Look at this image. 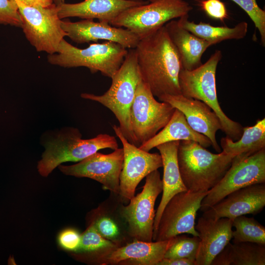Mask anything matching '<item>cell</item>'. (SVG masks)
I'll list each match as a JSON object with an SVG mask.
<instances>
[{
  "mask_svg": "<svg viewBox=\"0 0 265 265\" xmlns=\"http://www.w3.org/2000/svg\"><path fill=\"white\" fill-rule=\"evenodd\" d=\"M164 26L178 52L182 69L192 70L200 66L203 54L212 45L183 28L177 20H172Z\"/></svg>",
  "mask_w": 265,
  "mask_h": 265,
  "instance_id": "22",
  "label": "cell"
},
{
  "mask_svg": "<svg viewBox=\"0 0 265 265\" xmlns=\"http://www.w3.org/2000/svg\"><path fill=\"white\" fill-rule=\"evenodd\" d=\"M149 2L142 0H84L76 3H63L56 6L59 18L79 17L98 19L109 24L125 10Z\"/></svg>",
  "mask_w": 265,
  "mask_h": 265,
  "instance_id": "19",
  "label": "cell"
},
{
  "mask_svg": "<svg viewBox=\"0 0 265 265\" xmlns=\"http://www.w3.org/2000/svg\"><path fill=\"white\" fill-rule=\"evenodd\" d=\"M180 141H173L156 147L162 158L163 168L162 197L155 213L153 234L157 230L162 212L170 199L175 194L187 191L180 173L177 152Z\"/></svg>",
  "mask_w": 265,
  "mask_h": 265,
  "instance_id": "21",
  "label": "cell"
},
{
  "mask_svg": "<svg viewBox=\"0 0 265 265\" xmlns=\"http://www.w3.org/2000/svg\"><path fill=\"white\" fill-rule=\"evenodd\" d=\"M235 157L223 151L212 153L192 140L180 141L178 163L187 190L208 191L213 187L229 169Z\"/></svg>",
  "mask_w": 265,
  "mask_h": 265,
  "instance_id": "2",
  "label": "cell"
},
{
  "mask_svg": "<svg viewBox=\"0 0 265 265\" xmlns=\"http://www.w3.org/2000/svg\"><path fill=\"white\" fill-rule=\"evenodd\" d=\"M111 79V85L104 94L97 95L83 93L80 96L98 102L110 110L117 119L124 136L136 145L131 126L130 110L141 78L134 49L128 51L121 66Z\"/></svg>",
  "mask_w": 265,
  "mask_h": 265,
  "instance_id": "3",
  "label": "cell"
},
{
  "mask_svg": "<svg viewBox=\"0 0 265 265\" xmlns=\"http://www.w3.org/2000/svg\"><path fill=\"white\" fill-rule=\"evenodd\" d=\"M199 5L206 14L211 18L222 22L227 19L228 14L226 6L220 0H202Z\"/></svg>",
  "mask_w": 265,
  "mask_h": 265,
  "instance_id": "32",
  "label": "cell"
},
{
  "mask_svg": "<svg viewBox=\"0 0 265 265\" xmlns=\"http://www.w3.org/2000/svg\"><path fill=\"white\" fill-rule=\"evenodd\" d=\"M0 24L21 27L18 8L13 0H0Z\"/></svg>",
  "mask_w": 265,
  "mask_h": 265,
  "instance_id": "31",
  "label": "cell"
},
{
  "mask_svg": "<svg viewBox=\"0 0 265 265\" xmlns=\"http://www.w3.org/2000/svg\"><path fill=\"white\" fill-rule=\"evenodd\" d=\"M123 160V149L118 148L110 154L97 152L77 164H60L58 168L66 175L92 179L102 184L106 189L119 194Z\"/></svg>",
  "mask_w": 265,
  "mask_h": 265,
  "instance_id": "14",
  "label": "cell"
},
{
  "mask_svg": "<svg viewBox=\"0 0 265 265\" xmlns=\"http://www.w3.org/2000/svg\"><path fill=\"white\" fill-rule=\"evenodd\" d=\"M265 206V183L255 184L234 191L203 212L212 219L226 217L233 220L246 214H257Z\"/></svg>",
  "mask_w": 265,
  "mask_h": 265,
  "instance_id": "16",
  "label": "cell"
},
{
  "mask_svg": "<svg viewBox=\"0 0 265 265\" xmlns=\"http://www.w3.org/2000/svg\"><path fill=\"white\" fill-rule=\"evenodd\" d=\"M192 9L185 0H155L125 10L110 24L129 30L141 40Z\"/></svg>",
  "mask_w": 265,
  "mask_h": 265,
  "instance_id": "7",
  "label": "cell"
},
{
  "mask_svg": "<svg viewBox=\"0 0 265 265\" xmlns=\"http://www.w3.org/2000/svg\"><path fill=\"white\" fill-rule=\"evenodd\" d=\"M53 0V3L56 5H58L65 2V0Z\"/></svg>",
  "mask_w": 265,
  "mask_h": 265,
  "instance_id": "37",
  "label": "cell"
},
{
  "mask_svg": "<svg viewBox=\"0 0 265 265\" xmlns=\"http://www.w3.org/2000/svg\"><path fill=\"white\" fill-rule=\"evenodd\" d=\"M233 220L200 217L195 225L200 243L195 265H211L214 258L233 238Z\"/></svg>",
  "mask_w": 265,
  "mask_h": 265,
  "instance_id": "18",
  "label": "cell"
},
{
  "mask_svg": "<svg viewBox=\"0 0 265 265\" xmlns=\"http://www.w3.org/2000/svg\"><path fill=\"white\" fill-rule=\"evenodd\" d=\"M141 80L153 95H180L179 76L182 66L165 26L139 40L134 49Z\"/></svg>",
  "mask_w": 265,
  "mask_h": 265,
  "instance_id": "1",
  "label": "cell"
},
{
  "mask_svg": "<svg viewBox=\"0 0 265 265\" xmlns=\"http://www.w3.org/2000/svg\"><path fill=\"white\" fill-rule=\"evenodd\" d=\"M220 146L222 151L234 156L250 155L265 148V118L258 120L253 126L243 127L242 134L237 141L222 137Z\"/></svg>",
  "mask_w": 265,
  "mask_h": 265,
  "instance_id": "26",
  "label": "cell"
},
{
  "mask_svg": "<svg viewBox=\"0 0 265 265\" xmlns=\"http://www.w3.org/2000/svg\"><path fill=\"white\" fill-rule=\"evenodd\" d=\"M128 52L125 47L111 41L92 43L86 48L80 49L63 39L57 52L48 55V61L51 64L65 68L85 67L92 73L100 72L111 79Z\"/></svg>",
  "mask_w": 265,
  "mask_h": 265,
  "instance_id": "6",
  "label": "cell"
},
{
  "mask_svg": "<svg viewBox=\"0 0 265 265\" xmlns=\"http://www.w3.org/2000/svg\"><path fill=\"white\" fill-rule=\"evenodd\" d=\"M260 183H265V148L250 155L235 156L221 180L208 190L199 210L204 212L231 192Z\"/></svg>",
  "mask_w": 265,
  "mask_h": 265,
  "instance_id": "9",
  "label": "cell"
},
{
  "mask_svg": "<svg viewBox=\"0 0 265 265\" xmlns=\"http://www.w3.org/2000/svg\"><path fill=\"white\" fill-rule=\"evenodd\" d=\"M233 242H251L265 245V227L253 217L244 215L233 220Z\"/></svg>",
  "mask_w": 265,
  "mask_h": 265,
  "instance_id": "27",
  "label": "cell"
},
{
  "mask_svg": "<svg viewBox=\"0 0 265 265\" xmlns=\"http://www.w3.org/2000/svg\"><path fill=\"white\" fill-rule=\"evenodd\" d=\"M116 247V243L106 239L98 232L93 222L80 235V243L76 251L93 252Z\"/></svg>",
  "mask_w": 265,
  "mask_h": 265,
  "instance_id": "29",
  "label": "cell"
},
{
  "mask_svg": "<svg viewBox=\"0 0 265 265\" xmlns=\"http://www.w3.org/2000/svg\"><path fill=\"white\" fill-rule=\"evenodd\" d=\"M177 22L183 28L212 46L226 40L242 39L248 31V24L244 21L238 23L233 27L214 26L202 22L196 24L190 21L188 14L179 18Z\"/></svg>",
  "mask_w": 265,
  "mask_h": 265,
  "instance_id": "25",
  "label": "cell"
},
{
  "mask_svg": "<svg viewBox=\"0 0 265 265\" xmlns=\"http://www.w3.org/2000/svg\"><path fill=\"white\" fill-rule=\"evenodd\" d=\"M94 222L97 231L104 238L112 239L119 235L117 226L110 218L102 217Z\"/></svg>",
  "mask_w": 265,
  "mask_h": 265,
  "instance_id": "34",
  "label": "cell"
},
{
  "mask_svg": "<svg viewBox=\"0 0 265 265\" xmlns=\"http://www.w3.org/2000/svg\"><path fill=\"white\" fill-rule=\"evenodd\" d=\"M158 265H195V261L186 258H163Z\"/></svg>",
  "mask_w": 265,
  "mask_h": 265,
  "instance_id": "35",
  "label": "cell"
},
{
  "mask_svg": "<svg viewBox=\"0 0 265 265\" xmlns=\"http://www.w3.org/2000/svg\"><path fill=\"white\" fill-rule=\"evenodd\" d=\"M158 99L180 110L191 128L207 137L213 149L220 152L221 149L216 141V133L218 130H222V126L218 116L210 106L201 101L186 98L181 94H166Z\"/></svg>",
  "mask_w": 265,
  "mask_h": 265,
  "instance_id": "17",
  "label": "cell"
},
{
  "mask_svg": "<svg viewBox=\"0 0 265 265\" xmlns=\"http://www.w3.org/2000/svg\"><path fill=\"white\" fill-rule=\"evenodd\" d=\"M176 239V236L168 240L154 242L135 240L124 246L109 250V253L102 258V261L104 264L158 265Z\"/></svg>",
  "mask_w": 265,
  "mask_h": 265,
  "instance_id": "20",
  "label": "cell"
},
{
  "mask_svg": "<svg viewBox=\"0 0 265 265\" xmlns=\"http://www.w3.org/2000/svg\"><path fill=\"white\" fill-rule=\"evenodd\" d=\"M45 151L38 161L37 169L43 177H47L61 163L80 161L99 150L118 148L116 138L106 133L83 139L77 128L64 129L51 137L43 144Z\"/></svg>",
  "mask_w": 265,
  "mask_h": 265,
  "instance_id": "4",
  "label": "cell"
},
{
  "mask_svg": "<svg viewBox=\"0 0 265 265\" xmlns=\"http://www.w3.org/2000/svg\"><path fill=\"white\" fill-rule=\"evenodd\" d=\"M58 240L63 248L69 251H76L80 243V235L76 230L68 229L60 233Z\"/></svg>",
  "mask_w": 265,
  "mask_h": 265,
  "instance_id": "33",
  "label": "cell"
},
{
  "mask_svg": "<svg viewBox=\"0 0 265 265\" xmlns=\"http://www.w3.org/2000/svg\"><path fill=\"white\" fill-rule=\"evenodd\" d=\"M222 56L221 51L217 50L197 68L192 70L182 69L179 76V86L183 96L201 101L210 106L220 121L221 131L227 137L237 141L240 138L243 127L224 113L217 99L216 72Z\"/></svg>",
  "mask_w": 265,
  "mask_h": 265,
  "instance_id": "5",
  "label": "cell"
},
{
  "mask_svg": "<svg viewBox=\"0 0 265 265\" xmlns=\"http://www.w3.org/2000/svg\"><path fill=\"white\" fill-rule=\"evenodd\" d=\"M248 15L259 31L261 42L265 45V11L259 7L256 0H232Z\"/></svg>",
  "mask_w": 265,
  "mask_h": 265,
  "instance_id": "30",
  "label": "cell"
},
{
  "mask_svg": "<svg viewBox=\"0 0 265 265\" xmlns=\"http://www.w3.org/2000/svg\"><path fill=\"white\" fill-rule=\"evenodd\" d=\"M121 142L124 151L123 166L119 178V194L130 200L134 196L136 188L141 181L152 172L162 167L160 154L150 153L130 143L119 127L112 126Z\"/></svg>",
  "mask_w": 265,
  "mask_h": 265,
  "instance_id": "13",
  "label": "cell"
},
{
  "mask_svg": "<svg viewBox=\"0 0 265 265\" xmlns=\"http://www.w3.org/2000/svg\"><path fill=\"white\" fill-rule=\"evenodd\" d=\"M177 140H192L206 148L212 146L210 140L193 130L187 122L184 114L175 108L171 118L165 127L154 137L138 147L149 152L160 144Z\"/></svg>",
  "mask_w": 265,
  "mask_h": 265,
  "instance_id": "23",
  "label": "cell"
},
{
  "mask_svg": "<svg viewBox=\"0 0 265 265\" xmlns=\"http://www.w3.org/2000/svg\"><path fill=\"white\" fill-rule=\"evenodd\" d=\"M208 191L187 190L174 195L162 212L153 240H168L185 233L198 237L195 229V218Z\"/></svg>",
  "mask_w": 265,
  "mask_h": 265,
  "instance_id": "11",
  "label": "cell"
},
{
  "mask_svg": "<svg viewBox=\"0 0 265 265\" xmlns=\"http://www.w3.org/2000/svg\"><path fill=\"white\" fill-rule=\"evenodd\" d=\"M61 26L67 36L79 44L101 40L113 42L132 49L135 48L139 41L129 30L113 26L104 21L95 22L89 19L76 22L61 21Z\"/></svg>",
  "mask_w": 265,
  "mask_h": 265,
  "instance_id": "15",
  "label": "cell"
},
{
  "mask_svg": "<svg viewBox=\"0 0 265 265\" xmlns=\"http://www.w3.org/2000/svg\"><path fill=\"white\" fill-rule=\"evenodd\" d=\"M200 238L179 235L174 243L166 251L164 258H186L195 261L198 251Z\"/></svg>",
  "mask_w": 265,
  "mask_h": 265,
  "instance_id": "28",
  "label": "cell"
},
{
  "mask_svg": "<svg viewBox=\"0 0 265 265\" xmlns=\"http://www.w3.org/2000/svg\"><path fill=\"white\" fill-rule=\"evenodd\" d=\"M141 192L130 200L121 210L122 216L128 225L129 234L135 240L153 241L155 217V204L162 191L160 173L155 170L146 177Z\"/></svg>",
  "mask_w": 265,
  "mask_h": 265,
  "instance_id": "12",
  "label": "cell"
},
{
  "mask_svg": "<svg viewBox=\"0 0 265 265\" xmlns=\"http://www.w3.org/2000/svg\"><path fill=\"white\" fill-rule=\"evenodd\" d=\"M175 109L169 104L156 100L149 87L141 80L130 110V123L136 146L139 147L164 127Z\"/></svg>",
  "mask_w": 265,
  "mask_h": 265,
  "instance_id": "10",
  "label": "cell"
},
{
  "mask_svg": "<svg viewBox=\"0 0 265 265\" xmlns=\"http://www.w3.org/2000/svg\"><path fill=\"white\" fill-rule=\"evenodd\" d=\"M265 245L251 242H229L211 265H265Z\"/></svg>",
  "mask_w": 265,
  "mask_h": 265,
  "instance_id": "24",
  "label": "cell"
},
{
  "mask_svg": "<svg viewBox=\"0 0 265 265\" xmlns=\"http://www.w3.org/2000/svg\"><path fill=\"white\" fill-rule=\"evenodd\" d=\"M155 0H146V1L150 2L155 1Z\"/></svg>",
  "mask_w": 265,
  "mask_h": 265,
  "instance_id": "38",
  "label": "cell"
},
{
  "mask_svg": "<svg viewBox=\"0 0 265 265\" xmlns=\"http://www.w3.org/2000/svg\"><path fill=\"white\" fill-rule=\"evenodd\" d=\"M12 0L18 8L21 27L31 45L38 52L56 53L61 41L67 36L62 28L56 5L49 7L31 6L19 0Z\"/></svg>",
  "mask_w": 265,
  "mask_h": 265,
  "instance_id": "8",
  "label": "cell"
},
{
  "mask_svg": "<svg viewBox=\"0 0 265 265\" xmlns=\"http://www.w3.org/2000/svg\"><path fill=\"white\" fill-rule=\"evenodd\" d=\"M23 3L31 6L49 7L55 4L53 0H19Z\"/></svg>",
  "mask_w": 265,
  "mask_h": 265,
  "instance_id": "36",
  "label": "cell"
}]
</instances>
